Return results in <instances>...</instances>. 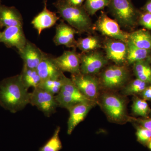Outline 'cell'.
<instances>
[{
	"instance_id": "cell-25",
	"label": "cell",
	"mask_w": 151,
	"mask_h": 151,
	"mask_svg": "<svg viewBox=\"0 0 151 151\" xmlns=\"http://www.w3.org/2000/svg\"><path fill=\"white\" fill-rule=\"evenodd\" d=\"M65 76L63 74L61 77L56 79H49L42 81L39 87L55 95L60 91L64 83Z\"/></svg>"
},
{
	"instance_id": "cell-2",
	"label": "cell",
	"mask_w": 151,
	"mask_h": 151,
	"mask_svg": "<svg viewBox=\"0 0 151 151\" xmlns=\"http://www.w3.org/2000/svg\"><path fill=\"white\" fill-rule=\"evenodd\" d=\"M60 17L79 33L89 32L92 21L83 6L71 5L65 0H57L53 4Z\"/></svg>"
},
{
	"instance_id": "cell-7",
	"label": "cell",
	"mask_w": 151,
	"mask_h": 151,
	"mask_svg": "<svg viewBox=\"0 0 151 151\" xmlns=\"http://www.w3.org/2000/svg\"><path fill=\"white\" fill-rule=\"evenodd\" d=\"M71 79L78 90L86 98L96 103L99 98L100 84L94 75L83 73L72 74Z\"/></svg>"
},
{
	"instance_id": "cell-11",
	"label": "cell",
	"mask_w": 151,
	"mask_h": 151,
	"mask_svg": "<svg viewBox=\"0 0 151 151\" xmlns=\"http://www.w3.org/2000/svg\"><path fill=\"white\" fill-rule=\"evenodd\" d=\"M58 67L62 72H69L72 74L80 73L81 54L75 50L64 51L60 56L54 58Z\"/></svg>"
},
{
	"instance_id": "cell-14",
	"label": "cell",
	"mask_w": 151,
	"mask_h": 151,
	"mask_svg": "<svg viewBox=\"0 0 151 151\" xmlns=\"http://www.w3.org/2000/svg\"><path fill=\"white\" fill-rule=\"evenodd\" d=\"M106 58L115 63L116 65H123L127 61V42L119 40H110L105 45Z\"/></svg>"
},
{
	"instance_id": "cell-27",
	"label": "cell",
	"mask_w": 151,
	"mask_h": 151,
	"mask_svg": "<svg viewBox=\"0 0 151 151\" xmlns=\"http://www.w3.org/2000/svg\"><path fill=\"white\" fill-rule=\"evenodd\" d=\"M60 131V127H57L51 137L42 147L40 148L38 151H60L63 147L62 142L59 136Z\"/></svg>"
},
{
	"instance_id": "cell-29",
	"label": "cell",
	"mask_w": 151,
	"mask_h": 151,
	"mask_svg": "<svg viewBox=\"0 0 151 151\" xmlns=\"http://www.w3.org/2000/svg\"><path fill=\"white\" fill-rule=\"evenodd\" d=\"M149 85L145 81L136 78L125 87L123 93L126 95L140 94Z\"/></svg>"
},
{
	"instance_id": "cell-21",
	"label": "cell",
	"mask_w": 151,
	"mask_h": 151,
	"mask_svg": "<svg viewBox=\"0 0 151 151\" xmlns=\"http://www.w3.org/2000/svg\"><path fill=\"white\" fill-rule=\"evenodd\" d=\"M127 61L129 64H133L135 63L145 60L148 58L151 50H147L137 47L129 40L127 42Z\"/></svg>"
},
{
	"instance_id": "cell-12",
	"label": "cell",
	"mask_w": 151,
	"mask_h": 151,
	"mask_svg": "<svg viewBox=\"0 0 151 151\" xmlns=\"http://www.w3.org/2000/svg\"><path fill=\"white\" fill-rule=\"evenodd\" d=\"M27 41L23 26H15L5 28L1 33L0 42L9 48L16 47L19 51L24 47Z\"/></svg>"
},
{
	"instance_id": "cell-28",
	"label": "cell",
	"mask_w": 151,
	"mask_h": 151,
	"mask_svg": "<svg viewBox=\"0 0 151 151\" xmlns=\"http://www.w3.org/2000/svg\"><path fill=\"white\" fill-rule=\"evenodd\" d=\"M109 3L110 0H86L83 7L89 16L93 15L108 7Z\"/></svg>"
},
{
	"instance_id": "cell-26",
	"label": "cell",
	"mask_w": 151,
	"mask_h": 151,
	"mask_svg": "<svg viewBox=\"0 0 151 151\" xmlns=\"http://www.w3.org/2000/svg\"><path fill=\"white\" fill-rule=\"evenodd\" d=\"M132 108V112L136 116L144 118H148L151 109L147 101L143 98H134Z\"/></svg>"
},
{
	"instance_id": "cell-16",
	"label": "cell",
	"mask_w": 151,
	"mask_h": 151,
	"mask_svg": "<svg viewBox=\"0 0 151 151\" xmlns=\"http://www.w3.org/2000/svg\"><path fill=\"white\" fill-rule=\"evenodd\" d=\"M18 52L24 65L32 69H36L45 54L35 44L28 40L24 47Z\"/></svg>"
},
{
	"instance_id": "cell-20",
	"label": "cell",
	"mask_w": 151,
	"mask_h": 151,
	"mask_svg": "<svg viewBox=\"0 0 151 151\" xmlns=\"http://www.w3.org/2000/svg\"><path fill=\"white\" fill-rule=\"evenodd\" d=\"M129 40L137 47L151 50V35L147 31L139 29L129 34Z\"/></svg>"
},
{
	"instance_id": "cell-13",
	"label": "cell",
	"mask_w": 151,
	"mask_h": 151,
	"mask_svg": "<svg viewBox=\"0 0 151 151\" xmlns=\"http://www.w3.org/2000/svg\"><path fill=\"white\" fill-rule=\"evenodd\" d=\"M95 103L82 102L75 104L68 108L69 117L67 122V134H71L76 126L83 122Z\"/></svg>"
},
{
	"instance_id": "cell-35",
	"label": "cell",
	"mask_w": 151,
	"mask_h": 151,
	"mask_svg": "<svg viewBox=\"0 0 151 151\" xmlns=\"http://www.w3.org/2000/svg\"><path fill=\"white\" fill-rule=\"evenodd\" d=\"M143 9L145 12L151 14V0H147L145 4L143 7Z\"/></svg>"
},
{
	"instance_id": "cell-33",
	"label": "cell",
	"mask_w": 151,
	"mask_h": 151,
	"mask_svg": "<svg viewBox=\"0 0 151 151\" xmlns=\"http://www.w3.org/2000/svg\"><path fill=\"white\" fill-rule=\"evenodd\" d=\"M142 98L144 100H151V84L147 86L145 89L141 93Z\"/></svg>"
},
{
	"instance_id": "cell-31",
	"label": "cell",
	"mask_w": 151,
	"mask_h": 151,
	"mask_svg": "<svg viewBox=\"0 0 151 151\" xmlns=\"http://www.w3.org/2000/svg\"><path fill=\"white\" fill-rule=\"evenodd\" d=\"M140 24L144 27L151 30V14L145 12L141 14L139 19Z\"/></svg>"
},
{
	"instance_id": "cell-6",
	"label": "cell",
	"mask_w": 151,
	"mask_h": 151,
	"mask_svg": "<svg viewBox=\"0 0 151 151\" xmlns=\"http://www.w3.org/2000/svg\"><path fill=\"white\" fill-rule=\"evenodd\" d=\"M29 104L36 106L47 117H50L56 113L58 107L55 95L39 87L35 88L30 93Z\"/></svg>"
},
{
	"instance_id": "cell-9",
	"label": "cell",
	"mask_w": 151,
	"mask_h": 151,
	"mask_svg": "<svg viewBox=\"0 0 151 151\" xmlns=\"http://www.w3.org/2000/svg\"><path fill=\"white\" fill-rule=\"evenodd\" d=\"M128 71L122 65H113L109 66L102 73V84L108 89H118L123 86L127 81Z\"/></svg>"
},
{
	"instance_id": "cell-38",
	"label": "cell",
	"mask_w": 151,
	"mask_h": 151,
	"mask_svg": "<svg viewBox=\"0 0 151 151\" xmlns=\"http://www.w3.org/2000/svg\"><path fill=\"white\" fill-rule=\"evenodd\" d=\"M150 116H151V109L150 110Z\"/></svg>"
},
{
	"instance_id": "cell-24",
	"label": "cell",
	"mask_w": 151,
	"mask_h": 151,
	"mask_svg": "<svg viewBox=\"0 0 151 151\" xmlns=\"http://www.w3.org/2000/svg\"><path fill=\"white\" fill-rule=\"evenodd\" d=\"M100 46V40L94 36L80 38L76 40V47L84 53L93 51Z\"/></svg>"
},
{
	"instance_id": "cell-17",
	"label": "cell",
	"mask_w": 151,
	"mask_h": 151,
	"mask_svg": "<svg viewBox=\"0 0 151 151\" xmlns=\"http://www.w3.org/2000/svg\"><path fill=\"white\" fill-rule=\"evenodd\" d=\"M59 19L55 13L47 9V0H44L43 10L35 17L31 23L40 35L44 30L51 28L56 24Z\"/></svg>"
},
{
	"instance_id": "cell-10",
	"label": "cell",
	"mask_w": 151,
	"mask_h": 151,
	"mask_svg": "<svg viewBox=\"0 0 151 151\" xmlns=\"http://www.w3.org/2000/svg\"><path fill=\"white\" fill-rule=\"evenodd\" d=\"M107 63V59L98 52H82L81 54L80 72L94 75L99 73Z\"/></svg>"
},
{
	"instance_id": "cell-22",
	"label": "cell",
	"mask_w": 151,
	"mask_h": 151,
	"mask_svg": "<svg viewBox=\"0 0 151 151\" xmlns=\"http://www.w3.org/2000/svg\"><path fill=\"white\" fill-rule=\"evenodd\" d=\"M20 75L23 83L27 89L30 87L34 89L38 87L42 81L36 69L29 68L24 65Z\"/></svg>"
},
{
	"instance_id": "cell-36",
	"label": "cell",
	"mask_w": 151,
	"mask_h": 151,
	"mask_svg": "<svg viewBox=\"0 0 151 151\" xmlns=\"http://www.w3.org/2000/svg\"><path fill=\"white\" fill-rule=\"evenodd\" d=\"M147 145V146L148 148L150 149L151 151V140L148 143Z\"/></svg>"
},
{
	"instance_id": "cell-23",
	"label": "cell",
	"mask_w": 151,
	"mask_h": 151,
	"mask_svg": "<svg viewBox=\"0 0 151 151\" xmlns=\"http://www.w3.org/2000/svg\"><path fill=\"white\" fill-rule=\"evenodd\" d=\"M133 70L137 78L151 84V66L147 60L133 64Z\"/></svg>"
},
{
	"instance_id": "cell-4",
	"label": "cell",
	"mask_w": 151,
	"mask_h": 151,
	"mask_svg": "<svg viewBox=\"0 0 151 151\" xmlns=\"http://www.w3.org/2000/svg\"><path fill=\"white\" fill-rule=\"evenodd\" d=\"M108 7L119 24L132 27L136 22L137 11L131 0H110Z\"/></svg>"
},
{
	"instance_id": "cell-18",
	"label": "cell",
	"mask_w": 151,
	"mask_h": 151,
	"mask_svg": "<svg viewBox=\"0 0 151 151\" xmlns=\"http://www.w3.org/2000/svg\"><path fill=\"white\" fill-rule=\"evenodd\" d=\"M36 70L42 81L59 78L63 74L55 62L54 58L45 53Z\"/></svg>"
},
{
	"instance_id": "cell-40",
	"label": "cell",
	"mask_w": 151,
	"mask_h": 151,
	"mask_svg": "<svg viewBox=\"0 0 151 151\" xmlns=\"http://www.w3.org/2000/svg\"></svg>"
},
{
	"instance_id": "cell-39",
	"label": "cell",
	"mask_w": 151,
	"mask_h": 151,
	"mask_svg": "<svg viewBox=\"0 0 151 151\" xmlns=\"http://www.w3.org/2000/svg\"><path fill=\"white\" fill-rule=\"evenodd\" d=\"M1 0H0V2H1Z\"/></svg>"
},
{
	"instance_id": "cell-5",
	"label": "cell",
	"mask_w": 151,
	"mask_h": 151,
	"mask_svg": "<svg viewBox=\"0 0 151 151\" xmlns=\"http://www.w3.org/2000/svg\"><path fill=\"white\" fill-rule=\"evenodd\" d=\"M58 107L66 109L82 102L93 103L84 96L71 80L65 76L64 83L59 93L55 95ZM96 104V103H95Z\"/></svg>"
},
{
	"instance_id": "cell-30",
	"label": "cell",
	"mask_w": 151,
	"mask_h": 151,
	"mask_svg": "<svg viewBox=\"0 0 151 151\" xmlns=\"http://www.w3.org/2000/svg\"><path fill=\"white\" fill-rule=\"evenodd\" d=\"M136 134L138 142L143 145H147L151 140V131L142 126L137 127Z\"/></svg>"
},
{
	"instance_id": "cell-37",
	"label": "cell",
	"mask_w": 151,
	"mask_h": 151,
	"mask_svg": "<svg viewBox=\"0 0 151 151\" xmlns=\"http://www.w3.org/2000/svg\"><path fill=\"white\" fill-rule=\"evenodd\" d=\"M1 28V27H0V29ZM1 33L2 32H1V30H0V40H1Z\"/></svg>"
},
{
	"instance_id": "cell-15",
	"label": "cell",
	"mask_w": 151,
	"mask_h": 151,
	"mask_svg": "<svg viewBox=\"0 0 151 151\" xmlns=\"http://www.w3.org/2000/svg\"><path fill=\"white\" fill-rule=\"evenodd\" d=\"M77 33H78V32L73 28L61 21L57 25L53 41L57 46L63 45L69 48H75L76 47L75 35Z\"/></svg>"
},
{
	"instance_id": "cell-8",
	"label": "cell",
	"mask_w": 151,
	"mask_h": 151,
	"mask_svg": "<svg viewBox=\"0 0 151 151\" xmlns=\"http://www.w3.org/2000/svg\"><path fill=\"white\" fill-rule=\"evenodd\" d=\"M96 27L103 35L114 40L127 42L129 40V34L122 30L118 22L102 13L96 23Z\"/></svg>"
},
{
	"instance_id": "cell-1",
	"label": "cell",
	"mask_w": 151,
	"mask_h": 151,
	"mask_svg": "<svg viewBox=\"0 0 151 151\" xmlns=\"http://www.w3.org/2000/svg\"><path fill=\"white\" fill-rule=\"evenodd\" d=\"M28 90L20 74L4 78L0 81V105L13 113L23 110L29 104Z\"/></svg>"
},
{
	"instance_id": "cell-32",
	"label": "cell",
	"mask_w": 151,
	"mask_h": 151,
	"mask_svg": "<svg viewBox=\"0 0 151 151\" xmlns=\"http://www.w3.org/2000/svg\"><path fill=\"white\" fill-rule=\"evenodd\" d=\"M130 121H134L138 122L140 124V126L145 127L151 131V118L135 119L131 117Z\"/></svg>"
},
{
	"instance_id": "cell-34",
	"label": "cell",
	"mask_w": 151,
	"mask_h": 151,
	"mask_svg": "<svg viewBox=\"0 0 151 151\" xmlns=\"http://www.w3.org/2000/svg\"><path fill=\"white\" fill-rule=\"evenodd\" d=\"M69 4L71 5L80 6H83L84 0H65Z\"/></svg>"
},
{
	"instance_id": "cell-19",
	"label": "cell",
	"mask_w": 151,
	"mask_h": 151,
	"mask_svg": "<svg viewBox=\"0 0 151 151\" xmlns=\"http://www.w3.org/2000/svg\"><path fill=\"white\" fill-rule=\"evenodd\" d=\"M22 17L17 9L14 6H8L0 2V27H8L23 26Z\"/></svg>"
},
{
	"instance_id": "cell-3",
	"label": "cell",
	"mask_w": 151,
	"mask_h": 151,
	"mask_svg": "<svg viewBox=\"0 0 151 151\" xmlns=\"http://www.w3.org/2000/svg\"><path fill=\"white\" fill-rule=\"evenodd\" d=\"M101 105L111 122L121 124L130 121L131 117L127 115L125 101L119 95L112 93L104 94L101 97Z\"/></svg>"
}]
</instances>
